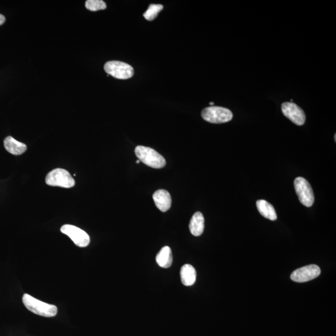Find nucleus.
Wrapping results in <instances>:
<instances>
[{"label":"nucleus","instance_id":"1","mask_svg":"<svg viewBox=\"0 0 336 336\" xmlns=\"http://www.w3.org/2000/svg\"><path fill=\"white\" fill-rule=\"evenodd\" d=\"M135 152L138 160L149 167L161 169L165 167L166 165L165 158L153 149L138 146L135 148Z\"/></svg>","mask_w":336,"mask_h":336},{"label":"nucleus","instance_id":"2","mask_svg":"<svg viewBox=\"0 0 336 336\" xmlns=\"http://www.w3.org/2000/svg\"><path fill=\"white\" fill-rule=\"evenodd\" d=\"M22 302L28 309L36 315L47 318L54 317L57 315L58 307L55 305L44 303L30 295L24 294Z\"/></svg>","mask_w":336,"mask_h":336},{"label":"nucleus","instance_id":"3","mask_svg":"<svg viewBox=\"0 0 336 336\" xmlns=\"http://www.w3.org/2000/svg\"><path fill=\"white\" fill-rule=\"evenodd\" d=\"M203 119L211 123H223L232 119L233 114L230 110L222 107L211 106L203 110Z\"/></svg>","mask_w":336,"mask_h":336},{"label":"nucleus","instance_id":"4","mask_svg":"<svg viewBox=\"0 0 336 336\" xmlns=\"http://www.w3.org/2000/svg\"><path fill=\"white\" fill-rule=\"evenodd\" d=\"M46 183L50 186L70 188L74 186L75 180L66 169L58 168L48 173L46 177Z\"/></svg>","mask_w":336,"mask_h":336},{"label":"nucleus","instance_id":"5","mask_svg":"<svg viewBox=\"0 0 336 336\" xmlns=\"http://www.w3.org/2000/svg\"><path fill=\"white\" fill-rule=\"evenodd\" d=\"M295 188L299 201L306 207H312L315 202V195L313 189L306 179L298 177L295 179Z\"/></svg>","mask_w":336,"mask_h":336},{"label":"nucleus","instance_id":"6","mask_svg":"<svg viewBox=\"0 0 336 336\" xmlns=\"http://www.w3.org/2000/svg\"><path fill=\"white\" fill-rule=\"evenodd\" d=\"M104 69L108 75L118 79H128L134 75V69L128 64L123 62L112 61L107 62Z\"/></svg>","mask_w":336,"mask_h":336},{"label":"nucleus","instance_id":"7","mask_svg":"<svg viewBox=\"0 0 336 336\" xmlns=\"http://www.w3.org/2000/svg\"><path fill=\"white\" fill-rule=\"evenodd\" d=\"M61 232L70 237L79 247H86L90 244L88 234L80 228L72 225H64L61 228Z\"/></svg>","mask_w":336,"mask_h":336},{"label":"nucleus","instance_id":"8","mask_svg":"<svg viewBox=\"0 0 336 336\" xmlns=\"http://www.w3.org/2000/svg\"><path fill=\"white\" fill-rule=\"evenodd\" d=\"M320 268L316 265H307L296 270L291 275V279L297 283H304L313 280L320 276Z\"/></svg>","mask_w":336,"mask_h":336},{"label":"nucleus","instance_id":"9","mask_svg":"<svg viewBox=\"0 0 336 336\" xmlns=\"http://www.w3.org/2000/svg\"><path fill=\"white\" fill-rule=\"evenodd\" d=\"M281 111L287 117L296 125H304L306 121V115L300 107L293 102H285L281 105Z\"/></svg>","mask_w":336,"mask_h":336},{"label":"nucleus","instance_id":"10","mask_svg":"<svg viewBox=\"0 0 336 336\" xmlns=\"http://www.w3.org/2000/svg\"><path fill=\"white\" fill-rule=\"evenodd\" d=\"M155 205L158 210L163 213L168 211L171 206V196L169 192L165 189H159L152 195Z\"/></svg>","mask_w":336,"mask_h":336},{"label":"nucleus","instance_id":"11","mask_svg":"<svg viewBox=\"0 0 336 336\" xmlns=\"http://www.w3.org/2000/svg\"><path fill=\"white\" fill-rule=\"evenodd\" d=\"M189 230L194 236L202 235L204 230V217L200 212L195 213L189 223Z\"/></svg>","mask_w":336,"mask_h":336},{"label":"nucleus","instance_id":"12","mask_svg":"<svg viewBox=\"0 0 336 336\" xmlns=\"http://www.w3.org/2000/svg\"><path fill=\"white\" fill-rule=\"evenodd\" d=\"M4 146L10 153L20 155L27 151V146L24 143L18 142L12 137H8L4 140Z\"/></svg>","mask_w":336,"mask_h":336},{"label":"nucleus","instance_id":"13","mask_svg":"<svg viewBox=\"0 0 336 336\" xmlns=\"http://www.w3.org/2000/svg\"><path fill=\"white\" fill-rule=\"evenodd\" d=\"M182 283L185 286H192L196 280V271L189 264L183 265L180 272Z\"/></svg>","mask_w":336,"mask_h":336},{"label":"nucleus","instance_id":"14","mask_svg":"<svg viewBox=\"0 0 336 336\" xmlns=\"http://www.w3.org/2000/svg\"><path fill=\"white\" fill-rule=\"evenodd\" d=\"M256 207H257L259 213L265 218L271 220V221H275L277 219V215H276L273 206L266 200H257L256 201Z\"/></svg>","mask_w":336,"mask_h":336},{"label":"nucleus","instance_id":"15","mask_svg":"<svg viewBox=\"0 0 336 336\" xmlns=\"http://www.w3.org/2000/svg\"><path fill=\"white\" fill-rule=\"evenodd\" d=\"M156 261L157 264L162 268L170 267L173 263V255L170 247L168 246L163 247L157 254Z\"/></svg>","mask_w":336,"mask_h":336},{"label":"nucleus","instance_id":"16","mask_svg":"<svg viewBox=\"0 0 336 336\" xmlns=\"http://www.w3.org/2000/svg\"><path fill=\"white\" fill-rule=\"evenodd\" d=\"M163 9L162 5L151 4L149 6L148 10L143 14V16L146 20L152 21L157 18L158 13Z\"/></svg>","mask_w":336,"mask_h":336},{"label":"nucleus","instance_id":"17","mask_svg":"<svg viewBox=\"0 0 336 336\" xmlns=\"http://www.w3.org/2000/svg\"><path fill=\"white\" fill-rule=\"evenodd\" d=\"M86 7L89 11H97L106 9L107 5L101 0H88L86 2Z\"/></svg>","mask_w":336,"mask_h":336},{"label":"nucleus","instance_id":"18","mask_svg":"<svg viewBox=\"0 0 336 336\" xmlns=\"http://www.w3.org/2000/svg\"><path fill=\"white\" fill-rule=\"evenodd\" d=\"M5 22V17L2 15V14H0V26H1L2 24H4Z\"/></svg>","mask_w":336,"mask_h":336},{"label":"nucleus","instance_id":"19","mask_svg":"<svg viewBox=\"0 0 336 336\" xmlns=\"http://www.w3.org/2000/svg\"><path fill=\"white\" fill-rule=\"evenodd\" d=\"M210 105L211 106H213L214 105V102H210Z\"/></svg>","mask_w":336,"mask_h":336},{"label":"nucleus","instance_id":"20","mask_svg":"<svg viewBox=\"0 0 336 336\" xmlns=\"http://www.w3.org/2000/svg\"><path fill=\"white\" fill-rule=\"evenodd\" d=\"M140 162H141L139 160H137V164H139Z\"/></svg>","mask_w":336,"mask_h":336}]
</instances>
